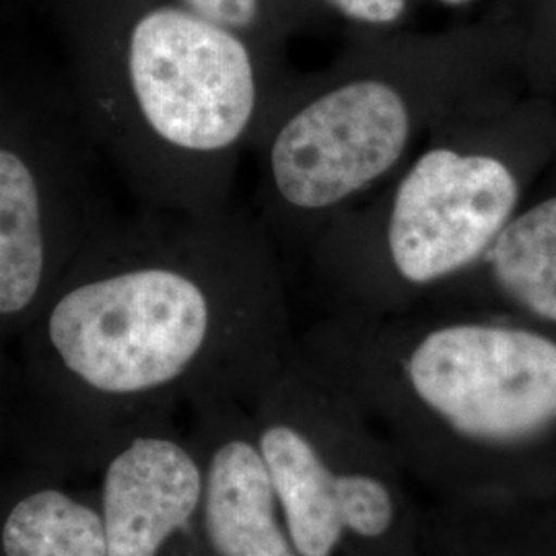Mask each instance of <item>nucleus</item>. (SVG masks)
Returning a JSON list of instances; mask_svg holds the SVG:
<instances>
[{
    "label": "nucleus",
    "instance_id": "obj_11",
    "mask_svg": "<svg viewBox=\"0 0 556 556\" xmlns=\"http://www.w3.org/2000/svg\"><path fill=\"white\" fill-rule=\"evenodd\" d=\"M184 9L256 40L270 15L268 0H176Z\"/></svg>",
    "mask_w": 556,
    "mask_h": 556
},
{
    "label": "nucleus",
    "instance_id": "obj_4",
    "mask_svg": "<svg viewBox=\"0 0 556 556\" xmlns=\"http://www.w3.org/2000/svg\"><path fill=\"white\" fill-rule=\"evenodd\" d=\"M517 202L505 161L429 149L374 211H346L319 233L321 270L367 299L388 285H433L489 254Z\"/></svg>",
    "mask_w": 556,
    "mask_h": 556
},
{
    "label": "nucleus",
    "instance_id": "obj_10",
    "mask_svg": "<svg viewBox=\"0 0 556 556\" xmlns=\"http://www.w3.org/2000/svg\"><path fill=\"white\" fill-rule=\"evenodd\" d=\"M489 256L501 289L532 316L556 324V197L516 213Z\"/></svg>",
    "mask_w": 556,
    "mask_h": 556
},
{
    "label": "nucleus",
    "instance_id": "obj_12",
    "mask_svg": "<svg viewBox=\"0 0 556 556\" xmlns=\"http://www.w3.org/2000/svg\"><path fill=\"white\" fill-rule=\"evenodd\" d=\"M328 2L346 20L365 23V25H392L404 15L408 0H328Z\"/></svg>",
    "mask_w": 556,
    "mask_h": 556
},
{
    "label": "nucleus",
    "instance_id": "obj_9",
    "mask_svg": "<svg viewBox=\"0 0 556 556\" xmlns=\"http://www.w3.org/2000/svg\"><path fill=\"white\" fill-rule=\"evenodd\" d=\"M0 556H108L96 493L23 462L0 477Z\"/></svg>",
    "mask_w": 556,
    "mask_h": 556
},
{
    "label": "nucleus",
    "instance_id": "obj_5",
    "mask_svg": "<svg viewBox=\"0 0 556 556\" xmlns=\"http://www.w3.org/2000/svg\"><path fill=\"white\" fill-rule=\"evenodd\" d=\"M101 165L71 96L48 116L0 112V340L27 328L114 217Z\"/></svg>",
    "mask_w": 556,
    "mask_h": 556
},
{
    "label": "nucleus",
    "instance_id": "obj_6",
    "mask_svg": "<svg viewBox=\"0 0 556 556\" xmlns=\"http://www.w3.org/2000/svg\"><path fill=\"white\" fill-rule=\"evenodd\" d=\"M406 392L462 438L509 445L556 425V342L523 328L452 324L397 358Z\"/></svg>",
    "mask_w": 556,
    "mask_h": 556
},
{
    "label": "nucleus",
    "instance_id": "obj_2",
    "mask_svg": "<svg viewBox=\"0 0 556 556\" xmlns=\"http://www.w3.org/2000/svg\"><path fill=\"white\" fill-rule=\"evenodd\" d=\"M87 21L71 100L140 206L213 215L287 89L258 40L178 2Z\"/></svg>",
    "mask_w": 556,
    "mask_h": 556
},
{
    "label": "nucleus",
    "instance_id": "obj_13",
    "mask_svg": "<svg viewBox=\"0 0 556 556\" xmlns=\"http://www.w3.org/2000/svg\"><path fill=\"white\" fill-rule=\"evenodd\" d=\"M441 2H447V4H462V2H468V0H441Z\"/></svg>",
    "mask_w": 556,
    "mask_h": 556
},
{
    "label": "nucleus",
    "instance_id": "obj_8",
    "mask_svg": "<svg viewBox=\"0 0 556 556\" xmlns=\"http://www.w3.org/2000/svg\"><path fill=\"white\" fill-rule=\"evenodd\" d=\"M204 475L202 556H301L260 457L245 404L215 402L190 410Z\"/></svg>",
    "mask_w": 556,
    "mask_h": 556
},
{
    "label": "nucleus",
    "instance_id": "obj_3",
    "mask_svg": "<svg viewBox=\"0 0 556 556\" xmlns=\"http://www.w3.org/2000/svg\"><path fill=\"white\" fill-rule=\"evenodd\" d=\"M415 130L410 89L386 66H353L318 85H287L252 155L254 217L277 243L321 233L392 174Z\"/></svg>",
    "mask_w": 556,
    "mask_h": 556
},
{
    "label": "nucleus",
    "instance_id": "obj_1",
    "mask_svg": "<svg viewBox=\"0 0 556 556\" xmlns=\"http://www.w3.org/2000/svg\"><path fill=\"white\" fill-rule=\"evenodd\" d=\"M21 457L96 477L119 439L215 402L250 406L295 353L277 243L252 211L112 217L21 332Z\"/></svg>",
    "mask_w": 556,
    "mask_h": 556
},
{
    "label": "nucleus",
    "instance_id": "obj_7",
    "mask_svg": "<svg viewBox=\"0 0 556 556\" xmlns=\"http://www.w3.org/2000/svg\"><path fill=\"white\" fill-rule=\"evenodd\" d=\"M96 478L108 556H202V462L176 418L124 435Z\"/></svg>",
    "mask_w": 556,
    "mask_h": 556
}]
</instances>
